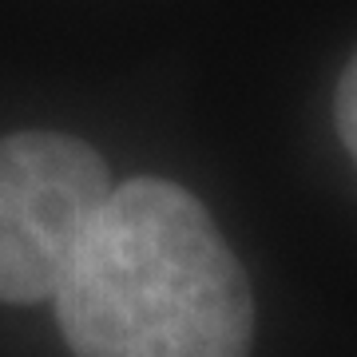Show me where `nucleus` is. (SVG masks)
I'll return each mask as SVG.
<instances>
[{
	"mask_svg": "<svg viewBox=\"0 0 357 357\" xmlns=\"http://www.w3.org/2000/svg\"><path fill=\"white\" fill-rule=\"evenodd\" d=\"M112 175L96 147L64 131L0 139V302H44L64 282Z\"/></svg>",
	"mask_w": 357,
	"mask_h": 357,
	"instance_id": "obj_2",
	"label": "nucleus"
},
{
	"mask_svg": "<svg viewBox=\"0 0 357 357\" xmlns=\"http://www.w3.org/2000/svg\"><path fill=\"white\" fill-rule=\"evenodd\" d=\"M52 298L76 357H250L255 342L243 262L167 178L112 187Z\"/></svg>",
	"mask_w": 357,
	"mask_h": 357,
	"instance_id": "obj_1",
	"label": "nucleus"
},
{
	"mask_svg": "<svg viewBox=\"0 0 357 357\" xmlns=\"http://www.w3.org/2000/svg\"><path fill=\"white\" fill-rule=\"evenodd\" d=\"M333 115H337V135H342L345 151H357V68L349 64L337 84V100H333Z\"/></svg>",
	"mask_w": 357,
	"mask_h": 357,
	"instance_id": "obj_3",
	"label": "nucleus"
}]
</instances>
